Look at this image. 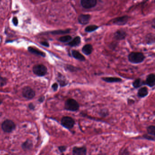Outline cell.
<instances>
[{
    "label": "cell",
    "mask_w": 155,
    "mask_h": 155,
    "mask_svg": "<svg viewBox=\"0 0 155 155\" xmlns=\"http://www.w3.org/2000/svg\"><path fill=\"white\" fill-rule=\"evenodd\" d=\"M81 43V38L80 36H76L72 39V41L69 42L66 45L71 47H76L79 46Z\"/></svg>",
    "instance_id": "9a60e30c"
},
{
    "label": "cell",
    "mask_w": 155,
    "mask_h": 155,
    "mask_svg": "<svg viewBox=\"0 0 155 155\" xmlns=\"http://www.w3.org/2000/svg\"><path fill=\"white\" fill-rule=\"evenodd\" d=\"M65 69L67 71L71 72H75L79 71V68L76 67L74 66L71 65H66L65 66Z\"/></svg>",
    "instance_id": "d4e9b609"
},
{
    "label": "cell",
    "mask_w": 155,
    "mask_h": 155,
    "mask_svg": "<svg viewBox=\"0 0 155 155\" xmlns=\"http://www.w3.org/2000/svg\"><path fill=\"white\" fill-rule=\"evenodd\" d=\"M147 132L152 137L155 136V126H154L151 125L147 127Z\"/></svg>",
    "instance_id": "4316f807"
},
{
    "label": "cell",
    "mask_w": 155,
    "mask_h": 155,
    "mask_svg": "<svg viewBox=\"0 0 155 155\" xmlns=\"http://www.w3.org/2000/svg\"><path fill=\"white\" fill-rule=\"evenodd\" d=\"M0 3H1V1H0Z\"/></svg>",
    "instance_id": "f35d334b"
},
{
    "label": "cell",
    "mask_w": 155,
    "mask_h": 155,
    "mask_svg": "<svg viewBox=\"0 0 155 155\" xmlns=\"http://www.w3.org/2000/svg\"><path fill=\"white\" fill-rule=\"evenodd\" d=\"M72 36H71L67 35L60 37L58 39V41L61 42H63V43H66V42L68 43L69 42L72 41Z\"/></svg>",
    "instance_id": "484cf974"
},
{
    "label": "cell",
    "mask_w": 155,
    "mask_h": 155,
    "mask_svg": "<svg viewBox=\"0 0 155 155\" xmlns=\"http://www.w3.org/2000/svg\"><path fill=\"white\" fill-rule=\"evenodd\" d=\"M22 148L25 151L31 150L33 147V144L31 141L27 140L22 144Z\"/></svg>",
    "instance_id": "7402d4cb"
},
{
    "label": "cell",
    "mask_w": 155,
    "mask_h": 155,
    "mask_svg": "<svg viewBox=\"0 0 155 155\" xmlns=\"http://www.w3.org/2000/svg\"><path fill=\"white\" fill-rule=\"evenodd\" d=\"M152 23H153V25H152V27H153V28H155V19H153V22H152Z\"/></svg>",
    "instance_id": "8d00e7d4"
},
{
    "label": "cell",
    "mask_w": 155,
    "mask_h": 155,
    "mask_svg": "<svg viewBox=\"0 0 155 155\" xmlns=\"http://www.w3.org/2000/svg\"><path fill=\"white\" fill-rule=\"evenodd\" d=\"M12 22H13V23L14 24V25L15 26H17L18 23V20L17 17H13V19H12Z\"/></svg>",
    "instance_id": "d6a6232c"
},
{
    "label": "cell",
    "mask_w": 155,
    "mask_h": 155,
    "mask_svg": "<svg viewBox=\"0 0 155 155\" xmlns=\"http://www.w3.org/2000/svg\"><path fill=\"white\" fill-rule=\"evenodd\" d=\"M145 40L148 45H151L155 43V35L153 33H148L145 36Z\"/></svg>",
    "instance_id": "ffe728a7"
},
{
    "label": "cell",
    "mask_w": 155,
    "mask_h": 155,
    "mask_svg": "<svg viewBox=\"0 0 155 155\" xmlns=\"http://www.w3.org/2000/svg\"><path fill=\"white\" fill-rule=\"evenodd\" d=\"M29 108H30L31 110H33V109H34V105H33L32 103H30L29 105Z\"/></svg>",
    "instance_id": "e575fe53"
},
{
    "label": "cell",
    "mask_w": 155,
    "mask_h": 155,
    "mask_svg": "<svg viewBox=\"0 0 155 155\" xmlns=\"http://www.w3.org/2000/svg\"><path fill=\"white\" fill-rule=\"evenodd\" d=\"M148 89L146 87H142L138 90L137 96L140 98H143L147 96L148 94Z\"/></svg>",
    "instance_id": "ac0fdd59"
},
{
    "label": "cell",
    "mask_w": 155,
    "mask_h": 155,
    "mask_svg": "<svg viewBox=\"0 0 155 155\" xmlns=\"http://www.w3.org/2000/svg\"><path fill=\"white\" fill-rule=\"evenodd\" d=\"M66 148H67V147L64 146V145L58 147V149H59V151L61 152H65Z\"/></svg>",
    "instance_id": "4dcf8cb0"
},
{
    "label": "cell",
    "mask_w": 155,
    "mask_h": 155,
    "mask_svg": "<svg viewBox=\"0 0 155 155\" xmlns=\"http://www.w3.org/2000/svg\"><path fill=\"white\" fill-rule=\"evenodd\" d=\"M71 32V29H68L66 30H58L53 31L51 32V33L53 35H63L69 34Z\"/></svg>",
    "instance_id": "cb8c5ba5"
},
{
    "label": "cell",
    "mask_w": 155,
    "mask_h": 155,
    "mask_svg": "<svg viewBox=\"0 0 155 155\" xmlns=\"http://www.w3.org/2000/svg\"><path fill=\"white\" fill-rule=\"evenodd\" d=\"M41 44L42 45H43L44 46H46V47H49V44L48 43V42H41Z\"/></svg>",
    "instance_id": "836d02e7"
},
{
    "label": "cell",
    "mask_w": 155,
    "mask_h": 155,
    "mask_svg": "<svg viewBox=\"0 0 155 155\" xmlns=\"http://www.w3.org/2000/svg\"><path fill=\"white\" fill-rule=\"evenodd\" d=\"M143 137L146 139H148V140H151L154 141L155 140V137H152V136H149V135H144Z\"/></svg>",
    "instance_id": "1f68e13d"
},
{
    "label": "cell",
    "mask_w": 155,
    "mask_h": 155,
    "mask_svg": "<svg viewBox=\"0 0 155 155\" xmlns=\"http://www.w3.org/2000/svg\"><path fill=\"white\" fill-rule=\"evenodd\" d=\"M91 19L90 14H81L77 18L78 22L81 25H86L89 23Z\"/></svg>",
    "instance_id": "30bf717a"
},
{
    "label": "cell",
    "mask_w": 155,
    "mask_h": 155,
    "mask_svg": "<svg viewBox=\"0 0 155 155\" xmlns=\"http://www.w3.org/2000/svg\"><path fill=\"white\" fill-rule=\"evenodd\" d=\"M7 83V79L6 78L1 76L0 75V87H3Z\"/></svg>",
    "instance_id": "83f0119b"
},
{
    "label": "cell",
    "mask_w": 155,
    "mask_h": 155,
    "mask_svg": "<svg viewBox=\"0 0 155 155\" xmlns=\"http://www.w3.org/2000/svg\"><path fill=\"white\" fill-rule=\"evenodd\" d=\"M28 50L30 53H32L39 55V56H41L43 57H46V54L45 53H43V51H42L39 50L38 49L35 48L34 47L29 46L28 47Z\"/></svg>",
    "instance_id": "d6986e66"
},
{
    "label": "cell",
    "mask_w": 155,
    "mask_h": 155,
    "mask_svg": "<svg viewBox=\"0 0 155 155\" xmlns=\"http://www.w3.org/2000/svg\"><path fill=\"white\" fill-rule=\"evenodd\" d=\"M44 97H42V98H40L39 99V101L40 102H42L44 100Z\"/></svg>",
    "instance_id": "d590c367"
},
{
    "label": "cell",
    "mask_w": 155,
    "mask_h": 155,
    "mask_svg": "<svg viewBox=\"0 0 155 155\" xmlns=\"http://www.w3.org/2000/svg\"><path fill=\"white\" fill-rule=\"evenodd\" d=\"M81 50L84 54L86 55V56H89L93 52V46L91 44H86L83 46Z\"/></svg>",
    "instance_id": "e0dca14e"
},
{
    "label": "cell",
    "mask_w": 155,
    "mask_h": 155,
    "mask_svg": "<svg viewBox=\"0 0 155 155\" xmlns=\"http://www.w3.org/2000/svg\"><path fill=\"white\" fill-rule=\"evenodd\" d=\"M1 128L5 132L11 133L16 128V125L12 120H6L2 123Z\"/></svg>",
    "instance_id": "3957f363"
},
{
    "label": "cell",
    "mask_w": 155,
    "mask_h": 155,
    "mask_svg": "<svg viewBox=\"0 0 155 155\" xmlns=\"http://www.w3.org/2000/svg\"><path fill=\"white\" fill-rule=\"evenodd\" d=\"M87 148L85 147H75L73 148V155H87Z\"/></svg>",
    "instance_id": "8fae6325"
},
{
    "label": "cell",
    "mask_w": 155,
    "mask_h": 155,
    "mask_svg": "<svg viewBox=\"0 0 155 155\" xmlns=\"http://www.w3.org/2000/svg\"><path fill=\"white\" fill-rule=\"evenodd\" d=\"M145 84L150 87H153L155 85V75L154 73H151L147 76L145 81Z\"/></svg>",
    "instance_id": "7c38bea8"
},
{
    "label": "cell",
    "mask_w": 155,
    "mask_h": 155,
    "mask_svg": "<svg viewBox=\"0 0 155 155\" xmlns=\"http://www.w3.org/2000/svg\"><path fill=\"white\" fill-rule=\"evenodd\" d=\"M119 155H129V152L126 148H122L119 152Z\"/></svg>",
    "instance_id": "f1b7e54d"
},
{
    "label": "cell",
    "mask_w": 155,
    "mask_h": 155,
    "mask_svg": "<svg viewBox=\"0 0 155 155\" xmlns=\"http://www.w3.org/2000/svg\"><path fill=\"white\" fill-rule=\"evenodd\" d=\"M72 55L73 57L76 60H78L81 61H86L85 57L81 54L79 51L76 50H72Z\"/></svg>",
    "instance_id": "5bb4252c"
},
{
    "label": "cell",
    "mask_w": 155,
    "mask_h": 155,
    "mask_svg": "<svg viewBox=\"0 0 155 155\" xmlns=\"http://www.w3.org/2000/svg\"><path fill=\"white\" fill-rule=\"evenodd\" d=\"M129 19L130 17L128 16L124 15L123 16L114 18L111 20L110 22H109V23L117 26H124L128 23Z\"/></svg>",
    "instance_id": "277c9868"
},
{
    "label": "cell",
    "mask_w": 155,
    "mask_h": 155,
    "mask_svg": "<svg viewBox=\"0 0 155 155\" xmlns=\"http://www.w3.org/2000/svg\"><path fill=\"white\" fill-rule=\"evenodd\" d=\"M145 57L143 53L141 52H132L129 54L128 59L129 61L134 64L142 63L145 59Z\"/></svg>",
    "instance_id": "6da1fadb"
},
{
    "label": "cell",
    "mask_w": 155,
    "mask_h": 155,
    "mask_svg": "<svg viewBox=\"0 0 155 155\" xmlns=\"http://www.w3.org/2000/svg\"><path fill=\"white\" fill-rule=\"evenodd\" d=\"M1 103H2V101L0 99V105H1Z\"/></svg>",
    "instance_id": "74e56055"
},
{
    "label": "cell",
    "mask_w": 155,
    "mask_h": 155,
    "mask_svg": "<svg viewBox=\"0 0 155 155\" xmlns=\"http://www.w3.org/2000/svg\"><path fill=\"white\" fill-rule=\"evenodd\" d=\"M101 79L102 80L106 83H121L122 81L121 78L117 77H102Z\"/></svg>",
    "instance_id": "2e32d148"
},
{
    "label": "cell",
    "mask_w": 155,
    "mask_h": 155,
    "mask_svg": "<svg viewBox=\"0 0 155 155\" xmlns=\"http://www.w3.org/2000/svg\"><path fill=\"white\" fill-rule=\"evenodd\" d=\"M97 2L96 0H81L80 1L82 7L86 9H90L95 7Z\"/></svg>",
    "instance_id": "ba28073f"
},
{
    "label": "cell",
    "mask_w": 155,
    "mask_h": 155,
    "mask_svg": "<svg viewBox=\"0 0 155 155\" xmlns=\"http://www.w3.org/2000/svg\"><path fill=\"white\" fill-rule=\"evenodd\" d=\"M80 108V105L76 100L72 98L68 99L65 103L64 108L66 110L76 111Z\"/></svg>",
    "instance_id": "7a4b0ae2"
},
{
    "label": "cell",
    "mask_w": 155,
    "mask_h": 155,
    "mask_svg": "<svg viewBox=\"0 0 155 155\" xmlns=\"http://www.w3.org/2000/svg\"><path fill=\"white\" fill-rule=\"evenodd\" d=\"M127 33L125 30L122 29H119L114 32L113 34V38L115 40L117 41H122L126 38Z\"/></svg>",
    "instance_id": "9c48e42d"
},
{
    "label": "cell",
    "mask_w": 155,
    "mask_h": 155,
    "mask_svg": "<svg viewBox=\"0 0 155 155\" xmlns=\"http://www.w3.org/2000/svg\"><path fill=\"white\" fill-rule=\"evenodd\" d=\"M99 28V27L97 25H90L86 27L85 29V32H88V33H91V32L96 31Z\"/></svg>",
    "instance_id": "603a6c76"
},
{
    "label": "cell",
    "mask_w": 155,
    "mask_h": 155,
    "mask_svg": "<svg viewBox=\"0 0 155 155\" xmlns=\"http://www.w3.org/2000/svg\"><path fill=\"white\" fill-rule=\"evenodd\" d=\"M51 87L54 91H56L57 90L58 88V84L57 83H54L51 86Z\"/></svg>",
    "instance_id": "f546056e"
},
{
    "label": "cell",
    "mask_w": 155,
    "mask_h": 155,
    "mask_svg": "<svg viewBox=\"0 0 155 155\" xmlns=\"http://www.w3.org/2000/svg\"><path fill=\"white\" fill-rule=\"evenodd\" d=\"M22 94L24 98L27 99H31L34 98L36 92L31 87L27 86L23 88Z\"/></svg>",
    "instance_id": "52a82bcc"
},
{
    "label": "cell",
    "mask_w": 155,
    "mask_h": 155,
    "mask_svg": "<svg viewBox=\"0 0 155 155\" xmlns=\"http://www.w3.org/2000/svg\"><path fill=\"white\" fill-rule=\"evenodd\" d=\"M61 124L64 127L68 129L72 128L75 124V120L71 117H64L61 120Z\"/></svg>",
    "instance_id": "8992f818"
},
{
    "label": "cell",
    "mask_w": 155,
    "mask_h": 155,
    "mask_svg": "<svg viewBox=\"0 0 155 155\" xmlns=\"http://www.w3.org/2000/svg\"><path fill=\"white\" fill-rule=\"evenodd\" d=\"M33 72L37 76H42L46 75L47 73V68L44 65H36L33 66Z\"/></svg>",
    "instance_id": "5b68a950"
},
{
    "label": "cell",
    "mask_w": 155,
    "mask_h": 155,
    "mask_svg": "<svg viewBox=\"0 0 155 155\" xmlns=\"http://www.w3.org/2000/svg\"><path fill=\"white\" fill-rule=\"evenodd\" d=\"M145 81L142 80L141 78H137L132 83V86L134 87L137 89L138 88L142 87V86L145 85Z\"/></svg>",
    "instance_id": "44dd1931"
},
{
    "label": "cell",
    "mask_w": 155,
    "mask_h": 155,
    "mask_svg": "<svg viewBox=\"0 0 155 155\" xmlns=\"http://www.w3.org/2000/svg\"><path fill=\"white\" fill-rule=\"evenodd\" d=\"M57 81L61 87H66L68 85L69 83L68 81L66 79L65 76L60 73H58Z\"/></svg>",
    "instance_id": "4fadbf2b"
}]
</instances>
